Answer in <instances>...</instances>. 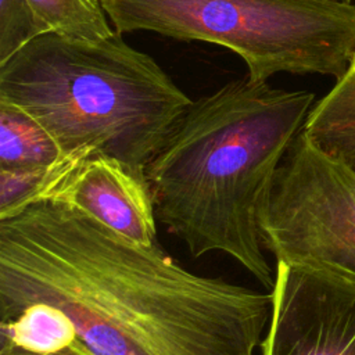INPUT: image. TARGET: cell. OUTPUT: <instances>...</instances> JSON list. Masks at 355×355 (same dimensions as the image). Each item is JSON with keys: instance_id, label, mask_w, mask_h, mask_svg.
I'll use <instances>...</instances> for the list:
<instances>
[{"instance_id": "1", "label": "cell", "mask_w": 355, "mask_h": 355, "mask_svg": "<svg viewBox=\"0 0 355 355\" xmlns=\"http://www.w3.org/2000/svg\"><path fill=\"white\" fill-rule=\"evenodd\" d=\"M47 302L94 355H254L270 293L196 275L62 204L0 219V316Z\"/></svg>"}, {"instance_id": "2", "label": "cell", "mask_w": 355, "mask_h": 355, "mask_svg": "<svg viewBox=\"0 0 355 355\" xmlns=\"http://www.w3.org/2000/svg\"><path fill=\"white\" fill-rule=\"evenodd\" d=\"M313 101L245 76L191 103L146 179L157 219L193 257L223 252L270 291L259 212Z\"/></svg>"}, {"instance_id": "3", "label": "cell", "mask_w": 355, "mask_h": 355, "mask_svg": "<svg viewBox=\"0 0 355 355\" xmlns=\"http://www.w3.org/2000/svg\"><path fill=\"white\" fill-rule=\"evenodd\" d=\"M0 100L32 115L65 153L92 148L143 175L193 103L116 32L36 37L0 64Z\"/></svg>"}, {"instance_id": "4", "label": "cell", "mask_w": 355, "mask_h": 355, "mask_svg": "<svg viewBox=\"0 0 355 355\" xmlns=\"http://www.w3.org/2000/svg\"><path fill=\"white\" fill-rule=\"evenodd\" d=\"M116 33L154 32L239 55L247 78L280 72L340 78L355 57V4L345 0H100Z\"/></svg>"}, {"instance_id": "5", "label": "cell", "mask_w": 355, "mask_h": 355, "mask_svg": "<svg viewBox=\"0 0 355 355\" xmlns=\"http://www.w3.org/2000/svg\"><path fill=\"white\" fill-rule=\"evenodd\" d=\"M258 223L275 261L355 284V171L302 130L276 172Z\"/></svg>"}, {"instance_id": "6", "label": "cell", "mask_w": 355, "mask_h": 355, "mask_svg": "<svg viewBox=\"0 0 355 355\" xmlns=\"http://www.w3.org/2000/svg\"><path fill=\"white\" fill-rule=\"evenodd\" d=\"M261 355H355V284L276 261Z\"/></svg>"}, {"instance_id": "7", "label": "cell", "mask_w": 355, "mask_h": 355, "mask_svg": "<svg viewBox=\"0 0 355 355\" xmlns=\"http://www.w3.org/2000/svg\"><path fill=\"white\" fill-rule=\"evenodd\" d=\"M42 201L79 211L136 243L157 244V215L146 175L116 158L82 150L36 202Z\"/></svg>"}, {"instance_id": "8", "label": "cell", "mask_w": 355, "mask_h": 355, "mask_svg": "<svg viewBox=\"0 0 355 355\" xmlns=\"http://www.w3.org/2000/svg\"><path fill=\"white\" fill-rule=\"evenodd\" d=\"M302 133L355 171V57L333 89L311 108Z\"/></svg>"}, {"instance_id": "9", "label": "cell", "mask_w": 355, "mask_h": 355, "mask_svg": "<svg viewBox=\"0 0 355 355\" xmlns=\"http://www.w3.org/2000/svg\"><path fill=\"white\" fill-rule=\"evenodd\" d=\"M65 151L32 115L0 100V168L50 165Z\"/></svg>"}, {"instance_id": "10", "label": "cell", "mask_w": 355, "mask_h": 355, "mask_svg": "<svg viewBox=\"0 0 355 355\" xmlns=\"http://www.w3.org/2000/svg\"><path fill=\"white\" fill-rule=\"evenodd\" d=\"M1 338L24 351L50 355L60 352L78 340L69 316L47 302H35L0 324Z\"/></svg>"}, {"instance_id": "11", "label": "cell", "mask_w": 355, "mask_h": 355, "mask_svg": "<svg viewBox=\"0 0 355 355\" xmlns=\"http://www.w3.org/2000/svg\"><path fill=\"white\" fill-rule=\"evenodd\" d=\"M28 1L51 32L87 40H100L115 32L100 0Z\"/></svg>"}, {"instance_id": "12", "label": "cell", "mask_w": 355, "mask_h": 355, "mask_svg": "<svg viewBox=\"0 0 355 355\" xmlns=\"http://www.w3.org/2000/svg\"><path fill=\"white\" fill-rule=\"evenodd\" d=\"M47 32L51 29L28 0H0V64Z\"/></svg>"}, {"instance_id": "13", "label": "cell", "mask_w": 355, "mask_h": 355, "mask_svg": "<svg viewBox=\"0 0 355 355\" xmlns=\"http://www.w3.org/2000/svg\"><path fill=\"white\" fill-rule=\"evenodd\" d=\"M0 355H39V354L28 352L18 347H14L6 341H0ZM50 355H94V354L78 338L68 348H65L60 352H55V354H50Z\"/></svg>"}, {"instance_id": "14", "label": "cell", "mask_w": 355, "mask_h": 355, "mask_svg": "<svg viewBox=\"0 0 355 355\" xmlns=\"http://www.w3.org/2000/svg\"><path fill=\"white\" fill-rule=\"evenodd\" d=\"M345 1H351V0H345Z\"/></svg>"}]
</instances>
